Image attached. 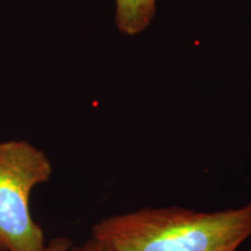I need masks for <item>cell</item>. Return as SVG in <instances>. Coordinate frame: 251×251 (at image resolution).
Returning a JSON list of instances; mask_svg holds the SVG:
<instances>
[{"instance_id":"6da1fadb","label":"cell","mask_w":251,"mask_h":251,"mask_svg":"<svg viewBox=\"0 0 251 251\" xmlns=\"http://www.w3.org/2000/svg\"><path fill=\"white\" fill-rule=\"evenodd\" d=\"M250 236L251 201L215 212L147 207L103 218L92 228L106 251H237Z\"/></svg>"},{"instance_id":"7a4b0ae2","label":"cell","mask_w":251,"mask_h":251,"mask_svg":"<svg viewBox=\"0 0 251 251\" xmlns=\"http://www.w3.org/2000/svg\"><path fill=\"white\" fill-rule=\"evenodd\" d=\"M51 175V162L34 144L0 142V251H45L48 242L31 215L30 196Z\"/></svg>"},{"instance_id":"3957f363","label":"cell","mask_w":251,"mask_h":251,"mask_svg":"<svg viewBox=\"0 0 251 251\" xmlns=\"http://www.w3.org/2000/svg\"><path fill=\"white\" fill-rule=\"evenodd\" d=\"M156 9L157 0H115V25L122 34L137 35L149 27Z\"/></svg>"},{"instance_id":"277c9868","label":"cell","mask_w":251,"mask_h":251,"mask_svg":"<svg viewBox=\"0 0 251 251\" xmlns=\"http://www.w3.org/2000/svg\"><path fill=\"white\" fill-rule=\"evenodd\" d=\"M75 248L69 238L56 237L47 243L45 251H75Z\"/></svg>"},{"instance_id":"5b68a950","label":"cell","mask_w":251,"mask_h":251,"mask_svg":"<svg viewBox=\"0 0 251 251\" xmlns=\"http://www.w3.org/2000/svg\"><path fill=\"white\" fill-rule=\"evenodd\" d=\"M75 251H106L105 248L101 243H99L98 241L94 240L93 237H91L90 240H87L83 246L76 247Z\"/></svg>"}]
</instances>
